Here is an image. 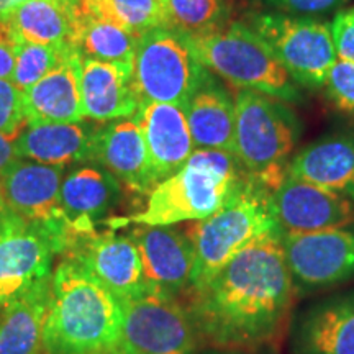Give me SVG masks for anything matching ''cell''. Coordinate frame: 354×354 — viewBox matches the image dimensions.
Masks as SVG:
<instances>
[{"instance_id":"6da1fadb","label":"cell","mask_w":354,"mask_h":354,"mask_svg":"<svg viewBox=\"0 0 354 354\" xmlns=\"http://www.w3.org/2000/svg\"><path fill=\"white\" fill-rule=\"evenodd\" d=\"M282 233L243 248L201 289L190 290V317L212 344L256 349L276 339L294 305Z\"/></svg>"},{"instance_id":"ffe728a7","label":"cell","mask_w":354,"mask_h":354,"mask_svg":"<svg viewBox=\"0 0 354 354\" xmlns=\"http://www.w3.org/2000/svg\"><path fill=\"white\" fill-rule=\"evenodd\" d=\"M196 149L234 154V99L209 74L183 107ZM236 156V154H234Z\"/></svg>"},{"instance_id":"603a6c76","label":"cell","mask_w":354,"mask_h":354,"mask_svg":"<svg viewBox=\"0 0 354 354\" xmlns=\"http://www.w3.org/2000/svg\"><path fill=\"white\" fill-rule=\"evenodd\" d=\"M51 276L2 308L0 354H44L43 333L50 313Z\"/></svg>"},{"instance_id":"484cf974","label":"cell","mask_w":354,"mask_h":354,"mask_svg":"<svg viewBox=\"0 0 354 354\" xmlns=\"http://www.w3.org/2000/svg\"><path fill=\"white\" fill-rule=\"evenodd\" d=\"M0 20L6 21L17 41L73 44L74 0H26Z\"/></svg>"},{"instance_id":"8992f818","label":"cell","mask_w":354,"mask_h":354,"mask_svg":"<svg viewBox=\"0 0 354 354\" xmlns=\"http://www.w3.org/2000/svg\"><path fill=\"white\" fill-rule=\"evenodd\" d=\"M234 112L238 161L274 190L287 174L286 161L299 143L302 123L282 100L250 88H238Z\"/></svg>"},{"instance_id":"836d02e7","label":"cell","mask_w":354,"mask_h":354,"mask_svg":"<svg viewBox=\"0 0 354 354\" xmlns=\"http://www.w3.org/2000/svg\"><path fill=\"white\" fill-rule=\"evenodd\" d=\"M17 39L0 38V79H12L17 59Z\"/></svg>"},{"instance_id":"ba28073f","label":"cell","mask_w":354,"mask_h":354,"mask_svg":"<svg viewBox=\"0 0 354 354\" xmlns=\"http://www.w3.org/2000/svg\"><path fill=\"white\" fill-rule=\"evenodd\" d=\"M248 26L271 48L279 63L300 86L322 87L338 59L330 25L322 20L263 12L250 13Z\"/></svg>"},{"instance_id":"f546056e","label":"cell","mask_w":354,"mask_h":354,"mask_svg":"<svg viewBox=\"0 0 354 354\" xmlns=\"http://www.w3.org/2000/svg\"><path fill=\"white\" fill-rule=\"evenodd\" d=\"M25 125L24 92L12 79H0V135L15 140Z\"/></svg>"},{"instance_id":"8d00e7d4","label":"cell","mask_w":354,"mask_h":354,"mask_svg":"<svg viewBox=\"0 0 354 354\" xmlns=\"http://www.w3.org/2000/svg\"><path fill=\"white\" fill-rule=\"evenodd\" d=\"M13 215L15 214L7 209L6 203H3V201H2V197H0V232H2L3 227H6V225L8 223V220H10Z\"/></svg>"},{"instance_id":"7402d4cb","label":"cell","mask_w":354,"mask_h":354,"mask_svg":"<svg viewBox=\"0 0 354 354\" xmlns=\"http://www.w3.org/2000/svg\"><path fill=\"white\" fill-rule=\"evenodd\" d=\"M81 87L84 112L95 122L128 118L138 110L133 69L84 57Z\"/></svg>"},{"instance_id":"4316f807","label":"cell","mask_w":354,"mask_h":354,"mask_svg":"<svg viewBox=\"0 0 354 354\" xmlns=\"http://www.w3.org/2000/svg\"><path fill=\"white\" fill-rule=\"evenodd\" d=\"M76 48L71 43L61 44H37L28 41H17V59L12 81L21 92L32 87L35 82L46 76L56 68L68 53Z\"/></svg>"},{"instance_id":"52a82bcc","label":"cell","mask_w":354,"mask_h":354,"mask_svg":"<svg viewBox=\"0 0 354 354\" xmlns=\"http://www.w3.org/2000/svg\"><path fill=\"white\" fill-rule=\"evenodd\" d=\"M210 71L184 33L161 26L141 35L133 61V84L140 102L184 107Z\"/></svg>"},{"instance_id":"83f0119b","label":"cell","mask_w":354,"mask_h":354,"mask_svg":"<svg viewBox=\"0 0 354 354\" xmlns=\"http://www.w3.org/2000/svg\"><path fill=\"white\" fill-rule=\"evenodd\" d=\"M169 26L185 35L216 28L227 21L223 0H166Z\"/></svg>"},{"instance_id":"d6986e66","label":"cell","mask_w":354,"mask_h":354,"mask_svg":"<svg viewBox=\"0 0 354 354\" xmlns=\"http://www.w3.org/2000/svg\"><path fill=\"white\" fill-rule=\"evenodd\" d=\"M287 174L354 202V136L331 135L313 141L292 158Z\"/></svg>"},{"instance_id":"ac0fdd59","label":"cell","mask_w":354,"mask_h":354,"mask_svg":"<svg viewBox=\"0 0 354 354\" xmlns=\"http://www.w3.org/2000/svg\"><path fill=\"white\" fill-rule=\"evenodd\" d=\"M135 118L159 184L179 171L196 151L187 118L183 107L161 102H140Z\"/></svg>"},{"instance_id":"74e56055","label":"cell","mask_w":354,"mask_h":354,"mask_svg":"<svg viewBox=\"0 0 354 354\" xmlns=\"http://www.w3.org/2000/svg\"><path fill=\"white\" fill-rule=\"evenodd\" d=\"M0 38H13V35L10 33V30H8V26L3 20H0Z\"/></svg>"},{"instance_id":"277c9868","label":"cell","mask_w":354,"mask_h":354,"mask_svg":"<svg viewBox=\"0 0 354 354\" xmlns=\"http://www.w3.org/2000/svg\"><path fill=\"white\" fill-rule=\"evenodd\" d=\"M245 174L234 154L196 149L179 171L148 194L143 212L117 221L172 227L180 221L203 220L223 207Z\"/></svg>"},{"instance_id":"4dcf8cb0","label":"cell","mask_w":354,"mask_h":354,"mask_svg":"<svg viewBox=\"0 0 354 354\" xmlns=\"http://www.w3.org/2000/svg\"><path fill=\"white\" fill-rule=\"evenodd\" d=\"M326 95L343 112L354 115V63L336 59L326 74Z\"/></svg>"},{"instance_id":"7c38bea8","label":"cell","mask_w":354,"mask_h":354,"mask_svg":"<svg viewBox=\"0 0 354 354\" xmlns=\"http://www.w3.org/2000/svg\"><path fill=\"white\" fill-rule=\"evenodd\" d=\"M55 240L46 228L13 215L0 232V310L51 276Z\"/></svg>"},{"instance_id":"d4e9b609","label":"cell","mask_w":354,"mask_h":354,"mask_svg":"<svg viewBox=\"0 0 354 354\" xmlns=\"http://www.w3.org/2000/svg\"><path fill=\"white\" fill-rule=\"evenodd\" d=\"M122 197L120 180L107 169L84 166L73 169L61 184V209L73 221L104 218Z\"/></svg>"},{"instance_id":"e0dca14e","label":"cell","mask_w":354,"mask_h":354,"mask_svg":"<svg viewBox=\"0 0 354 354\" xmlns=\"http://www.w3.org/2000/svg\"><path fill=\"white\" fill-rule=\"evenodd\" d=\"M94 161L138 194H149L158 185L135 115L97 127Z\"/></svg>"},{"instance_id":"1f68e13d","label":"cell","mask_w":354,"mask_h":354,"mask_svg":"<svg viewBox=\"0 0 354 354\" xmlns=\"http://www.w3.org/2000/svg\"><path fill=\"white\" fill-rule=\"evenodd\" d=\"M336 56L354 63V7L342 10L330 25Z\"/></svg>"},{"instance_id":"f1b7e54d","label":"cell","mask_w":354,"mask_h":354,"mask_svg":"<svg viewBox=\"0 0 354 354\" xmlns=\"http://www.w3.org/2000/svg\"><path fill=\"white\" fill-rule=\"evenodd\" d=\"M115 15L136 37L169 26L166 0H110Z\"/></svg>"},{"instance_id":"44dd1931","label":"cell","mask_w":354,"mask_h":354,"mask_svg":"<svg viewBox=\"0 0 354 354\" xmlns=\"http://www.w3.org/2000/svg\"><path fill=\"white\" fill-rule=\"evenodd\" d=\"M97 127L84 122L28 125L13 140L19 158L48 166L94 161Z\"/></svg>"},{"instance_id":"30bf717a","label":"cell","mask_w":354,"mask_h":354,"mask_svg":"<svg viewBox=\"0 0 354 354\" xmlns=\"http://www.w3.org/2000/svg\"><path fill=\"white\" fill-rule=\"evenodd\" d=\"M63 259L82 264L117 299H128L149 290L143 277L141 259L130 236L97 232L95 223L71 221L57 245Z\"/></svg>"},{"instance_id":"cb8c5ba5","label":"cell","mask_w":354,"mask_h":354,"mask_svg":"<svg viewBox=\"0 0 354 354\" xmlns=\"http://www.w3.org/2000/svg\"><path fill=\"white\" fill-rule=\"evenodd\" d=\"M302 354H354V292L325 300L300 325Z\"/></svg>"},{"instance_id":"2e32d148","label":"cell","mask_w":354,"mask_h":354,"mask_svg":"<svg viewBox=\"0 0 354 354\" xmlns=\"http://www.w3.org/2000/svg\"><path fill=\"white\" fill-rule=\"evenodd\" d=\"M82 55L73 48L68 56L24 92V112L28 125L76 123L86 118L82 104Z\"/></svg>"},{"instance_id":"4fadbf2b","label":"cell","mask_w":354,"mask_h":354,"mask_svg":"<svg viewBox=\"0 0 354 354\" xmlns=\"http://www.w3.org/2000/svg\"><path fill=\"white\" fill-rule=\"evenodd\" d=\"M281 243L294 282L305 287H325L354 277L351 230L282 233Z\"/></svg>"},{"instance_id":"5b68a950","label":"cell","mask_w":354,"mask_h":354,"mask_svg":"<svg viewBox=\"0 0 354 354\" xmlns=\"http://www.w3.org/2000/svg\"><path fill=\"white\" fill-rule=\"evenodd\" d=\"M185 37L198 61L232 86L284 102L302 99L297 82L271 48L241 21H225L216 28Z\"/></svg>"},{"instance_id":"d590c367","label":"cell","mask_w":354,"mask_h":354,"mask_svg":"<svg viewBox=\"0 0 354 354\" xmlns=\"http://www.w3.org/2000/svg\"><path fill=\"white\" fill-rule=\"evenodd\" d=\"M26 0H0V19L7 17L12 10H15L17 7L25 3Z\"/></svg>"},{"instance_id":"7a4b0ae2","label":"cell","mask_w":354,"mask_h":354,"mask_svg":"<svg viewBox=\"0 0 354 354\" xmlns=\"http://www.w3.org/2000/svg\"><path fill=\"white\" fill-rule=\"evenodd\" d=\"M122 326L118 299L76 261L63 259L51 276L44 354H113Z\"/></svg>"},{"instance_id":"8fae6325","label":"cell","mask_w":354,"mask_h":354,"mask_svg":"<svg viewBox=\"0 0 354 354\" xmlns=\"http://www.w3.org/2000/svg\"><path fill=\"white\" fill-rule=\"evenodd\" d=\"M64 166L21 161L19 158L0 174V197L10 212L41 225L57 246L68 216L61 209Z\"/></svg>"},{"instance_id":"9c48e42d","label":"cell","mask_w":354,"mask_h":354,"mask_svg":"<svg viewBox=\"0 0 354 354\" xmlns=\"http://www.w3.org/2000/svg\"><path fill=\"white\" fill-rule=\"evenodd\" d=\"M118 302L122 326L113 354H192L196 325L176 297L145 290Z\"/></svg>"},{"instance_id":"e575fe53","label":"cell","mask_w":354,"mask_h":354,"mask_svg":"<svg viewBox=\"0 0 354 354\" xmlns=\"http://www.w3.org/2000/svg\"><path fill=\"white\" fill-rule=\"evenodd\" d=\"M17 159H19V156H17L15 148H13V141L7 136L0 135V174Z\"/></svg>"},{"instance_id":"d6a6232c","label":"cell","mask_w":354,"mask_h":354,"mask_svg":"<svg viewBox=\"0 0 354 354\" xmlns=\"http://www.w3.org/2000/svg\"><path fill=\"white\" fill-rule=\"evenodd\" d=\"M279 10L292 15H322L342 8L348 0H268Z\"/></svg>"},{"instance_id":"3957f363","label":"cell","mask_w":354,"mask_h":354,"mask_svg":"<svg viewBox=\"0 0 354 354\" xmlns=\"http://www.w3.org/2000/svg\"><path fill=\"white\" fill-rule=\"evenodd\" d=\"M274 233L282 232L274 215L272 190L246 172L221 209L189 227L194 248L189 289H201L243 248Z\"/></svg>"},{"instance_id":"5bb4252c","label":"cell","mask_w":354,"mask_h":354,"mask_svg":"<svg viewBox=\"0 0 354 354\" xmlns=\"http://www.w3.org/2000/svg\"><path fill=\"white\" fill-rule=\"evenodd\" d=\"M272 209L282 233H310L353 223L349 198L286 174L272 190Z\"/></svg>"},{"instance_id":"9a60e30c","label":"cell","mask_w":354,"mask_h":354,"mask_svg":"<svg viewBox=\"0 0 354 354\" xmlns=\"http://www.w3.org/2000/svg\"><path fill=\"white\" fill-rule=\"evenodd\" d=\"M128 236L138 250L143 277L149 290L176 297L190 287L194 248L185 234L172 227L138 225Z\"/></svg>"}]
</instances>
